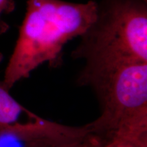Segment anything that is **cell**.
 <instances>
[{"mask_svg":"<svg viewBox=\"0 0 147 147\" xmlns=\"http://www.w3.org/2000/svg\"><path fill=\"white\" fill-rule=\"evenodd\" d=\"M14 8L13 0H0V34L4 33L8 29V25L3 21L1 17L3 14H8L12 12Z\"/></svg>","mask_w":147,"mask_h":147,"instance_id":"7","label":"cell"},{"mask_svg":"<svg viewBox=\"0 0 147 147\" xmlns=\"http://www.w3.org/2000/svg\"><path fill=\"white\" fill-rule=\"evenodd\" d=\"M79 83L94 89L101 115L89 123L97 134L147 120V63L121 65L81 74Z\"/></svg>","mask_w":147,"mask_h":147,"instance_id":"3","label":"cell"},{"mask_svg":"<svg viewBox=\"0 0 147 147\" xmlns=\"http://www.w3.org/2000/svg\"><path fill=\"white\" fill-rule=\"evenodd\" d=\"M104 140L103 137L93 133V136L85 147H102Z\"/></svg>","mask_w":147,"mask_h":147,"instance_id":"8","label":"cell"},{"mask_svg":"<svg viewBox=\"0 0 147 147\" xmlns=\"http://www.w3.org/2000/svg\"><path fill=\"white\" fill-rule=\"evenodd\" d=\"M144 1H147V0H144Z\"/></svg>","mask_w":147,"mask_h":147,"instance_id":"10","label":"cell"},{"mask_svg":"<svg viewBox=\"0 0 147 147\" xmlns=\"http://www.w3.org/2000/svg\"><path fill=\"white\" fill-rule=\"evenodd\" d=\"M82 127H69L37 117L0 126V147H58L75 144L84 136Z\"/></svg>","mask_w":147,"mask_h":147,"instance_id":"4","label":"cell"},{"mask_svg":"<svg viewBox=\"0 0 147 147\" xmlns=\"http://www.w3.org/2000/svg\"><path fill=\"white\" fill-rule=\"evenodd\" d=\"M96 1L73 3L63 0H27V11L3 82L8 89L38 66L61 62L67 42L81 36L95 16Z\"/></svg>","mask_w":147,"mask_h":147,"instance_id":"1","label":"cell"},{"mask_svg":"<svg viewBox=\"0 0 147 147\" xmlns=\"http://www.w3.org/2000/svg\"><path fill=\"white\" fill-rule=\"evenodd\" d=\"M104 138L102 147H141L130 141L115 136H110Z\"/></svg>","mask_w":147,"mask_h":147,"instance_id":"6","label":"cell"},{"mask_svg":"<svg viewBox=\"0 0 147 147\" xmlns=\"http://www.w3.org/2000/svg\"><path fill=\"white\" fill-rule=\"evenodd\" d=\"M2 55L0 53V61ZM10 89L0 80V126L12 125L25 122L22 117H34V114L25 109L10 95ZM29 121V120H28Z\"/></svg>","mask_w":147,"mask_h":147,"instance_id":"5","label":"cell"},{"mask_svg":"<svg viewBox=\"0 0 147 147\" xmlns=\"http://www.w3.org/2000/svg\"><path fill=\"white\" fill-rule=\"evenodd\" d=\"M92 136H93V133L91 134V135L88 138L87 140H85L84 141H82V142H81L76 143V144H72L65 145V146H58V147H85L86 145L87 144V143L90 141V140H91Z\"/></svg>","mask_w":147,"mask_h":147,"instance_id":"9","label":"cell"},{"mask_svg":"<svg viewBox=\"0 0 147 147\" xmlns=\"http://www.w3.org/2000/svg\"><path fill=\"white\" fill-rule=\"evenodd\" d=\"M95 16L71 53L85 61L81 74L147 63V1L97 0Z\"/></svg>","mask_w":147,"mask_h":147,"instance_id":"2","label":"cell"}]
</instances>
